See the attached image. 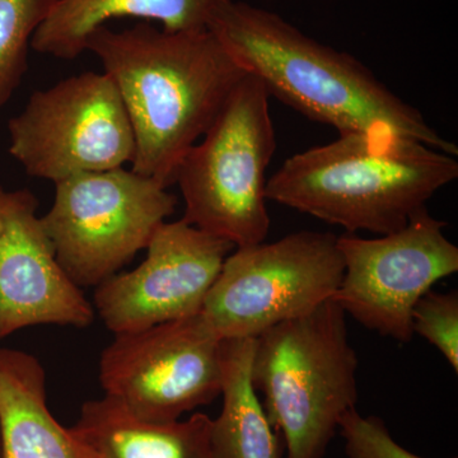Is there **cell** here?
<instances>
[{"instance_id":"10","label":"cell","mask_w":458,"mask_h":458,"mask_svg":"<svg viewBox=\"0 0 458 458\" xmlns=\"http://www.w3.org/2000/svg\"><path fill=\"white\" fill-rule=\"evenodd\" d=\"M445 225L424 208L393 233L337 237L344 276L331 300L369 330L409 343L419 300L458 271V247L445 236Z\"/></svg>"},{"instance_id":"9","label":"cell","mask_w":458,"mask_h":458,"mask_svg":"<svg viewBox=\"0 0 458 458\" xmlns=\"http://www.w3.org/2000/svg\"><path fill=\"white\" fill-rule=\"evenodd\" d=\"M223 340L200 312L116 334L99 360L105 396L150 423L179 420L222 393Z\"/></svg>"},{"instance_id":"12","label":"cell","mask_w":458,"mask_h":458,"mask_svg":"<svg viewBox=\"0 0 458 458\" xmlns=\"http://www.w3.org/2000/svg\"><path fill=\"white\" fill-rule=\"evenodd\" d=\"M29 189L0 185V342L22 328H86L95 309L57 261Z\"/></svg>"},{"instance_id":"6","label":"cell","mask_w":458,"mask_h":458,"mask_svg":"<svg viewBox=\"0 0 458 458\" xmlns=\"http://www.w3.org/2000/svg\"><path fill=\"white\" fill-rule=\"evenodd\" d=\"M55 185L42 223L56 259L80 288L98 286L146 250L177 198L123 167L69 177Z\"/></svg>"},{"instance_id":"18","label":"cell","mask_w":458,"mask_h":458,"mask_svg":"<svg viewBox=\"0 0 458 458\" xmlns=\"http://www.w3.org/2000/svg\"><path fill=\"white\" fill-rule=\"evenodd\" d=\"M412 333L432 344L458 372V293L429 291L412 311Z\"/></svg>"},{"instance_id":"20","label":"cell","mask_w":458,"mask_h":458,"mask_svg":"<svg viewBox=\"0 0 458 458\" xmlns=\"http://www.w3.org/2000/svg\"><path fill=\"white\" fill-rule=\"evenodd\" d=\"M0 458H3V438H2V427H0Z\"/></svg>"},{"instance_id":"15","label":"cell","mask_w":458,"mask_h":458,"mask_svg":"<svg viewBox=\"0 0 458 458\" xmlns=\"http://www.w3.org/2000/svg\"><path fill=\"white\" fill-rule=\"evenodd\" d=\"M72 430L101 458H216L212 419L203 412L150 423L104 396L83 403Z\"/></svg>"},{"instance_id":"17","label":"cell","mask_w":458,"mask_h":458,"mask_svg":"<svg viewBox=\"0 0 458 458\" xmlns=\"http://www.w3.org/2000/svg\"><path fill=\"white\" fill-rule=\"evenodd\" d=\"M50 4L51 0H0V110L22 83L33 35Z\"/></svg>"},{"instance_id":"3","label":"cell","mask_w":458,"mask_h":458,"mask_svg":"<svg viewBox=\"0 0 458 458\" xmlns=\"http://www.w3.org/2000/svg\"><path fill=\"white\" fill-rule=\"evenodd\" d=\"M457 177L456 156L397 134L351 132L285 159L267 199L345 233L384 236Z\"/></svg>"},{"instance_id":"7","label":"cell","mask_w":458,"mask_h":458,"mask_svg":"<svg viewBox=\"0 0 458 458\" xmlns=\"http://www.w3.org/2000/svg\"><path fill=\"white\" fill-rule=\"evenodd\" d=\"M343 276L337 236L328 232L238 247L223 262L200 315L223 342L255 339L331 300Z\"/></svg>"},{"instance_id":"14","label":"cell","mask_w":458,"mask_h":458,"mask_svg":"<svg viewBox=\"0 0 458 458\" xmlns=\"http://www.w3.org/2000/svg\"><path fill=\"white\" fill-rule=\"evenodd\" d=\"M231 0H51L49 12L33 35L31 47L41 55L77 59L87 51L96 30L122 18L158 22L168 32L209 29L219 9Z\"/></svg>"},{"instance_id":"8","label":"cell","mask_w":458,"mask_h":458,"mask_svg":"<svg viewBox=\"0 0 458 458\" xmlns=\"http://www.w3.org/2000/svg\"><path fill=\"white\" fill-rule=\"evenodd\" d=\"M9 155L29 176L51 181L131 164L134 132L105 72H84L30 96L8 122Z\"/></svg>"},{"instance_id":"1","label":"cell","mask_w":458,"mask_h":458,"mask_svg":"<svg viewBox=\"0 0 458 458\" xmlns=\"http://www.w3.org/2000/svg\"><path fill=\"white\" fill-rule=\"evenodd\" d=\"M87 51L122 96L134 132L131 170L167 189L183 157L249 75L210 30L104 26L89 36Z\"/></svg>"},{"instance_id":"4","label":"cell","mask_w":458,"mask_h":458,"mask_svg":"<svg viewBox=\"0 0 458 458\" xmlns=\"http://www.w3.org/2000/svg\"><path fill=\"white\" fill-rule=\"evenodd\" d=\"M358 357L333 300L255 337L251 378L286 458H322L357 408Z\"/></svg>"},{"instance_id":"16","label":"cell","mask_w":458,"mask_h":458,"mask_svg":"<svg viewBox=\"0 0 458 458\" xmlns=\"http://www.w3.org/2000/svg\"><path fill=\"white\" fill-rule=\"evenodd\" d=\"M254 348V337L223 342V406L212 419L216 458H282L278 433L252 384Z\"/></svg>"},{"instance_id":"19","label":"cell","mask_w":458,"mask_h":458,"mask_svg":"<svg viewBox=\"0 0 458 458\" xmlns=\"http://www.w3.org/2000/svg\"><path fill=\"white\" fill-rule=\"evenodd\" d=\"M348 458H424L394 441L382 419L349 410L339 424Z\"/></svg>"},{"instance_id":"5","label":"cell","mask_w":458,"mask_h":458,"mask_svg":"<svg viewBox=\"0 0 458 458\" xmlns=\"http://www.w3.org/2000/svg\"><path fill=\"white\" fill-rule=\"evenodd\" d=\"M269 101L264 84L247 75L174 174L181 219L237 249L269 233L267 170L276 147Z\"/></svg>"},{"instance_id":"2","label":"cell","mask_w":458,"mask_h":458,"mask_svg":"<svg viewBox=\"0 0 458 458\" xmlns=\"http://www.w3.org/2000/svg\"><path fill=\"white\" fill-rule=\"evenodd\" d=\"M269 96L339 134H397L458 156L426 117L351 54L316 41L279 14L231 0L209 29Z\"/></svg>"},{"instance_id":"11","label":"cell","mask_w":458,"mask_h":458,"mask_svg":"<svg viewBox=\"0 0 458 458\" xmlns=\"http://www.w3.org/2000/svg\"><path fill=\"white\" fill-rule=\"evenodd\" d=\"M233 249L183 219L165 222L140 267L96 286L93 309L114 335L191 318Z\"/></svg>"},{"instance_id":"13","label":"cell","mask_w":458,"mask_h":458,"mask_svg":"<svg viewBox=\"0 0 458 458\" xmlns=\"http://www.w3.org/2000/svg\"><path fill=\"white\" fill-rule=\"evenodd\" d=\"M47 387L35 355L0 346L3 458H101L51 414Z\"/></svg>"}]
</instances>
